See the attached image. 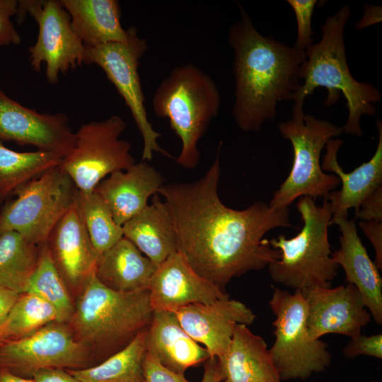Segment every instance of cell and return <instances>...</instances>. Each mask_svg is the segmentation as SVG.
I'll use <instances>...</instances> for the list:
<instances>
[{"mask_svg": "<svg viewBox=\"0 0 382 382\" xmlns=\"http://www.w3.org/2000/svg\"><path fill=\"white\" fill-rule=\"evenodd\" d=\"M1 203V202H0Z\"/></svg>", "mask_w": 382, "mask_h": 382, "instance_id": "obj_45", "label": "cell"}, {"mask_svg": "<svg viewBox=\"0 0 382 382\" xmlns=\"http://www.w3.org/2000/svg\"><path fill=\"white\" fill-rule=\"evenodd\" d=\"M0 70H1V69H0Z\"/></svg>", "mask_w": 382, "mask_h": 382, "instance_id": "obj_44", "label": "cell"}, {"mask_svg": "<svg viewBox=\"0 0 382 382\" xmlns=\"http://www.w3.org/2000/svg\"><path fill=\"white\" fill-rule=\"evenodd\" d=\"M146 331L95 366L65 370L81 382H144L142 362L147 351Z\"/></svg>", "mask_w": 382, "mask_h": 382, "instance_id": "obj_28", "label": "cell"}, {"mask_svg": "<svg viewBox=\"0 0 382 382\" xmlns=\"http://www.w3.org/2000/svg\"><path fill=\"white\" fill-rule=\"evenodd\" d=\"M164 185L163 176L146 161L134 163L103 179L94 192L107 204L120 226L147 206L151 196Z\"/></svg>", "mask_w": 382, "mask_h": 382, "instance_id": "obj_20", "label": "cell"}, {"mask_svg": "<svg viewBox=\"0 0 382 382\" xmlns=\"http://www.w3.org/2000/svg\"><path fill=\"white\" fill-rule=\"evenodd\" d=\"M296 208L303 223L300 232L291 238L279 235L269 241L280 253L267 265L270 275L274 282L295 291L330 287L339 267L332 258L328 239L331 204L325 199L318 205L316 199L301 197Z\"/></svg>", "mask_w": 382, "mask_h": 382, "instance_id": "obj_6", "label": "cell"}, {"mask_svg": "<svg viewBox=\"0 0 382 382\" xmlns=\"http://www.w3.org/2000/svg\"><path fill=\"white\" fill-rule=\"evenodd\" d=\"M275 316L274 342L269 349L281 381L306 380L325 371L332 356L328 344L313 340L306 326L307 306L301 290L291 294L275 288L270 301Z\"/></svg>", "mask_w": 382, "mask_h": 382, "instance_id": "obj_8", "label": "cell"}, {"mask_svg": "<svg viewBox=\"0 0 382 382\" xmlns=\"http://www.w3.org/2000/svg\"><path fill=\"white\" fill-rule=\"evenodd\" d=\"M30 14L38 25L35 43L29 47L31 67L37 72L45 64V76L50 84L59 75L84 63L86 48L75 33L69 13L60 1H18L16 15L18 23Z\"/></svg>", "mask_w": 382, "mask_h": 382, "instance_id": "obj_13", "label": "cell"}, {"mask_svg": "<svg viewBox=\"0 0 382 382\" xmlns=\"http://www.w3.org/2000/svg\"><path fill=\"white\" fill-rule=\"evenodd\" d=\"M378 133L377 148L371 158L352 172L346 173L339 165L337 151L343 141L336 138L330 139L325 146L326 153L321 167L323 170L335 173L340 180L341 189L330 193L328 199L331 204L332 216L330 222L347 217L348 210L354 208L358 212L362 202L376 190L382 186V122L378 120Z\"/></svg>", "mask_w": 382, "mask_h": 382, "instance_id": "obj_19", "label": "cell"}, {"mask_svg": "<svg viewBox=\"0 0 382 382\" xmlns=\"http://www.w3.org/2000/svg\"><path fill=\"white\" fill-rule=\"evenodd\" d=\"M350 16V8L345 5L335 14L327 18L321 27L320 40L313 43L305 51L306 57L301 71L303 82L291 98L294 102L291 120H303L306 98L316 88L323 87L328 90L326 106L335 103L340 93L344 96L348 117L342 129L347 134L361 137L363 134L361 117L376 114L375 104L381 100V95L372 84L354 79L349 71L344 30Z\"/></svg>", "mask_w": 382, "mask_h": 382, "instance_id": "obj_3", "label": "cell"}, {"mask_svg": "<svg viewBox=\"0 0 382 382\" xmlns=\"http://www.w3.org/2000/svg\"><path fill=\"white\" fill-rule=\"evenodd\" d=\"M157 266L123 237L99 257L95 274L110 289L132 292L147 289Z\"/></svg>", "mask_w": 382, "mask_h": 382, "instance_id": "obj_26", "label": "cell"}, {"mask_svg": "<svg viewBox=\"0 0 382 382\" xmlns=\"http://www.w3.org/2000/svg\"><path fill=\"white\" fill-rule=\"evenodd\" d=\"M41 245L14 231L0 232V286L18 294L26 292L37 267Z\"/></svg>", "mask_w": 382, "mask_h": 382, "instance_id": "obj_27", "label": "cell"}, {"mask_svg": "<svg viewBox=\"0 0 382 382\" xmlns=\"http://www.w3.org/2000/svg\"><path fill=\"white\" fill-rule=\"evenodd\" d=\"M370 382H378V381H370Z\"/></svg>", "mask_w": 382, "mask_h": 382, "instance_id": "obj_43", "label": "cell"}, {"mask_svg": "<svg viewBox=\"0 0 382 382\" xmlns=\"http://www.w3.org/2000/svg\"><path fill=\"white\" fill-rule=\"evenodd\" d=\"M79 287L69 323L76 338L94 350L98 364L149 328L154 309L148 289L114 291L103 284L95 272Z\"/></svg>", "mask_w": 382, "mask_h": 382, "instance_id": "obj_4", "label": "cell"}, {"mask_svg": "<svg viewBox=\"0 0 382 382\" xmlns=\"http://www.w3.org/2000/svg\"><path fill=\"white\" fill-rule=\"evenodd\" d=\"M124 237L156 265L178 252L175 225L164 201L158 194L137 214L122 225Z\"/></svg>", "mask_w": 382, "mask_h": 382, "instance_id": "obj_24", "label": "cell"}, {"mask_svg": "<svg viewBox=\"0 0 382 382\" xmlns=\"http://www.w3.org/2000/svg\"><path fill=\"white\" fill-rule=\"evenodd\" d=\"M98 364L64 323L52 322L23 337L0 342V367L32 378L41 369H81Z\"/></svg>", "mask_w": 382, "mask_h": 382, "instance_id": "obj_12", "label": "cell"}, {"mask_svg": "<svg viewBox=\"0 0 382 382\" xmlns=\"http://www.w3.org/2000/svg\"><path fill=\"white\" fill-rule=\"evenodd\" d=\"M147 351L166 368L184 374L209 357L207 349L183 328L173 311H154L146 331Z\"/></svg>", "mask_w": 382, "mask_h": 382, "instance_id": "obj_23", "label": "cell"}, {"mask_svg": "<svg viewBox=\"0 0 382 382\" xmlns=\"http://www.w3.org/2000/svg\"><path fill=\"white\" fill-rule=\"evenodd\" d=\"M46 243L64 282L80 286L95 272L100 256L93 248L76 201L54 226Z\"/></svg>", "mask_w": 382, "mask_h": 382, "instance_id": "obj_18", "label": "cell"}, {"mask_svg": "<svg viewBox=\"0 0 382 382\" xmlns=\"http://www.w3.org/2000/svg\"><path fill=\"white\" fill-rule=\"evenodd\" d=\"M0 139L31 145L64 158L74 147L76 133L65 114L39 113L0 89Z\"/></svg>", "mask_w": 382, "mask_h": 382, "instance_id": "obj_14", "label": "cell"}, {"mask_svg": "<svg viewBox=\"0 0 382 382\" xmlns=\"http://www.w3.org/2000/svg\"><path fill=\"white\" fill-rule=\"evenodd\" d=\"M185 331L204 345L210 358L226 352L238 324L250 325L256 316L242 302L227 299L205 304H191L174 311Z\"/></svg>", "mask_w": 382, "mask_h": 382, "instance_id": "obj_17", "label": "cell"}, {"mask_svg": "<svg viewBox=\"0 0 382 382\" xmlns=\"http://www.w3.org/2000/svg\"><path fill=\"white\" fill-rule=\"evenodd\" d=\"M345 357L353 359L359 355H366L376 359L382 358V334L370 336L360 335L350 339L342 351Z\"/></svg>", "mask_w": 382, "mask_h": 382, "instance_id": "obj_34", "label": "cell"}, {"mask_svg": "<svg viewBox=\"0 0 382 382\" xmlns=\"http://www.w3.org/2000/svg\"><path fill=\"white\" fill-rule=\"evenodd\" d=\"M0 382H35L33 378H27L15 375L0 367Z\"/></svg>", "mask_w": 382, "mask_h": 382, "instance_id": "obj_42", "label": "cell"}, {"mask_svg": "<svg viewBox=\"0 0 382 382\" xmlns=\"http://www.w3.org/2000/svg\"><path fill=\"white\" fill-rule=\"evenodd\" d=\"M241 18L228 30L234 52V120L244 132H257L273 120L280 100H291L301 85L304 51L261 35L238 4Z\"/></svg>", "mask_w": 382, "mask_h": 382, "instance_id": "obj_2", "label": "cell"}, {"mask_svg": "<svg viewBox=\"0 0 382 382\" xmlns=\"http://www.w3.org/2000/svg\"><path fill=\"white\" fill-rule=\"evenodd\" d=\"M359 226L371 243L375 251V265L382 270V221H361Z\"/></svg>", "mask_w": 382, "mask_h": 382, "instance_id": "obj_38", "label": "cell"}, {"mask_svg": "<svg viewBox=\"0 0 382 382\" xmlns=\"http://www.w3.org/2000/svg\"><path fill=\"white\" fill-rule=\"evenodd\" d=\"M216 361L222 382H281L267 343L244 324L236 325L226 352Z\"/></svg>", "mask_w": 382, "mask_h": 382, "instance_id": "obj_22", "label": "cell"}, {"mask_svg": "<svg viewBox=\"0 0 382 382\" xmlns=\"http://www.w3.org/2000/svg\"><path fill=\"white\" fill-rule=\"evenodd\" d=\"M19 296L20 294L0 286V326Z\"/></svg>", "mask_w": 382, "mask_h": 382, "instance_id": "obj_40", "label": "cell"}, {"mask_svg": "<svg viewBox=\"0 0 382 382\" xmlns=\"http://www.w3.org/2000/svg\"><path fill=\"white\" fill-rule=\"evenodd\" d=\"M147 289L154 311L174 312L188 305L228 298L224 290L198 274L178 252L157 266Z\"/></svg>", "mask_w": 382, "mask_h": 382, "instance_id": "obj_16", "label": "cell"}, {"mask_svg": "<svg viewBox=\"0 0 382 382\" xmlns=\"http://www.w3.org/2000/svg\"><path fill=\"white\" fill-rule=\"evenodd\" d=\"M204 370L201 382H222L216 358H209L204 361Z\"/></svg>", "mask_w": 382, "mask_h": 382, "instance_id": "obj_41", "label": "cell"}, {"mask_svg": "<svg viewBox=\"0 0 382 382\" xmlns=\"http://www.w3.org/2000/svg\"><path fill=\"white\" fill-rule=\"evenodd\" d=\"M63 158L37 150L18 152L0 142V202L46 171L59 166Z\"/></svg>", "mask_w": 382, "mask_h": 382, "instance_id": "obj_29", "label": "cell"}, {"mask_svg": "<svg viewBox=\"0 0 382 382\" xmlns=\"http://www.w3.org/2000/svg\"><path fill=\"white\" fill-rule=\"evenodd\" d=\"M76 203L99 256L124 237L122 227L116 224L107 204L94 191L85 193L77 190Z\"/></svg>", "mask_w": 382, "mask_h": 382, "instance_id": "obj_31", "label": "cell"}, {"mask_svg": "<svg viewBox=\"0 0 382 382\" xmlns=\"http://www.w3.org/2000/svg\"><path fill=\"white\" fill-rule=\"evenodd\" d=\"M125 129L123 119L113 115L85 123L75 132L74 147L60 167L79 191L92 192L107 175L135 163L130 143L121 139Z\"/></svg>", "mask_w": 382, "mask_h": 382, "instance_id": "obj_10", "label": "cell"}, {"mask_svg": "<svg viewBox=\"0 0 382 382\" xmlns=\"http://www.w3.org/2000/svg\"><path fill=\"white\" fill-rule=\"evenodd\" d=\"M18 1L0 0V46L19 45L21 37L11 18L16 15Z\"/></svg>", "mask_w": 382, "mask_h": 382, "instance_id": "obj_35", "label": "cell"}, {"mask_svg": "<svg viewBox=\"0 0 382 382\" xmlns=\"http://www.w3.org/2000/svg\"><path fill=\"white\" fill-rule=\"evenodd\" d=\"M25 293L36 294L54 306L58 313L59 322L70 321L74 305L47 243L41 245L39 262Z\"/></svg>", "mask_w": 382, "mask_h": 382, "instance_id": "obj_32", "label": "cell"}, {"mask_svg": "<svg viewBox=\"0 0 382 382\" xmlns=\"http://www.w3.org/2000/svg\"><path fill=\"white\" fill-rule=\"evenodd\" d=\"M301 291L307 306L308 332L313 340L327 334L354 339L371 321L363 296L353 284L313 287Z\"/></svg>", "mask_w": 382, "mask_h": 382, "instance_id": "obj_15", "label": "cell"}, {"mask_svg": "<svg viewBox=\"0 0 382 382\" xmlns=\"http://www.w3.org/2000/svg\"><path fill=\"white\" fill-rule=\"evenodd\" d=\"M77 189L60 166L18 189L0 210V232L14 231L42 245L76 201Z\"/></svg>", "mask_w": 382, "mask_h": 382, "instance_id": "obj_9", "label": "cell"}, {"mask_svg": "<svg viewBox=\"0 0 382 382\" xmlns=\"http://www.w3.org/2000/svg\"><path fill=\"white\" fill-rule=\"evenodd\" d=\"M152 105L159 117L169 120L181 141L176 163L187 169L199 163L198 143L219 112L221 96L214 80L192 64L175 67L154 92Z\"/></svg>", "mask_w": 382, "mask_h": 382, "instance_id": "obj_5", "label": "cell"}, {"mask_svg": "<svg viewBox=\"0 0 382 382\" xmlns=\"http://www.w3.org/2000/svg\"><path fill=\"white\" fill-rule=\"evenodd\" d=\"M75 33L85 47L125 42L127 30L120 22L116 0H60Z\"/></svg>", "mask_w": 382, "mask_h": 382, "instance_id": "obj_25", "label": "cell"}, {"mask_svg": "<svg viewBox=\"0 0 382 382\" xmlns=\"http://www.w3.org/2000/svg\"><path fill=\"white\" fill-rule=\"evenodd\" d=\"M296 18L297 37L294 47L306 51L313 43L312 30V15L317 4L316 0H288Z\"/></svg>", "mask_w": 382, "mask_h": 382, "instance_id": "obj_33", "label": "cell"}, {"mask_svg": "<svg viewBox=\"0 0 382 382\" xmlns=\"http://www.w3.org/2000/svg\"><path fill=\"white\" fill-rule=\"evenodd\" d=\"M32 378L35 382H81L66 370L47 369L36 371Z\"/></svg>", "mask_w": 382, "mask_h": 382, "instance_id": "obj_39", "label": "cell"}, {"mask_svg": "<svg viewBox=\"0 0 382 382\" xmlns=\"http://www.w3.org/2000/svg\"><path fill=\"white\" fill-rule=\"evenodd\" d=\"M341 233L340 247L332 253L335 263L342 267L345 282L355 286L374 321L382 324V278L358 235L354 220L340 218L330 222Z\"/></svg>", "mask_w": 382, "mask_h": 382, "instance_id": "obj_21", "label": "cell"}, {"mask_svg": "<svg viewBox=\"0 0 382 382\" xmlns=\"http://www.w3.org/2000/svg\"><path fill=\"white\" fill-rule=\"evenodd\" d=\"M281 135L293 148L292 167L287 178L273 195L269 207L277 210L288 207L297 198L328 199L340 184L334 174L323 172L320 156L328 141L343 132L330 121L304 115L302 121L289 120L279 125Z\"/></svg>", "mask_w": 382, "mask_h": 382, "instance_id": "obj_7", "label": "cell"}, {"mask_svg": "<svg viewBox=\"0 0 382 382\" xmlns=\"http://www.w3.org/2000/svg\"><path fill=\"white\" fill-rule=\"evenodd\" d=\"M221 142L200 179L163 185L158 191L171 214L178 252L201 277L224 290L231 279L260 270L279 258L264 236L291 227L289 209L257 201L243 210L226 207L218 195Z\"/></svg>", "mask_w": 382, "mask_h": 382, "instance_id": "obj_1", "label": "cell"}, {"mask_svg": "<svg viewBox=\"0 0 382 382\" xmlns=\"http://www.w3.org/2000/svg\"><path fill=\"white\" fill-rule=\"evenodd\" d=\"M85 48L84 64L100 67L129 109L143 139L142 161L151 160L154 152L171 157L158 144L161 134L153 128L145 107L138 68L148 48L146 40L139 36L135 27H130L125 42Z\"/></svg>", "mask_w": 382, "mask_h": 382, "instance_id": "obj_11", "label": "cell"}, {"mask_svg": "<svg viewBox=\"0 0 382 382\" xmlns=\"http://www.w3.org/2000/svg\"><path fill=\"white\" fill-rule=\"evenodd\" d=\"M142 370L144 382H190L184 374H177L163 366L148 351L143 359Z\"/></svg>", "mask_w": 382, "mask_h": 382, "instance_id": "obj_36", "label": "cell"}, {"mask_svg": "<svg viewBox=\"0 0 382 382\" xmlns=\"http://www.w3.org/2000/svg\"><path fill=\"white\" fill-rule=\"evenodd\" d=\"M55 321L58 313L50 303L36 294H20L0 326V342L23 337Z\"/></svg>", "mask_w": 382, "mask_h": 382, "instance_id": "obj_30", "label": "cell"}, {"mask_svg": "<svg viewBox=\"0 0 382 382\" xmlns=\"http://www.w3.org/2000/svg\"><path fill=\"white\" fill-rule=\"evenodd\" d=\"M355 214L364 221H382V186L362 202Z\"/></svg>", "mask_w": 382, "mask_h": 382, "instance_id": "obj_37", "label": "cell"}]
</instances>
